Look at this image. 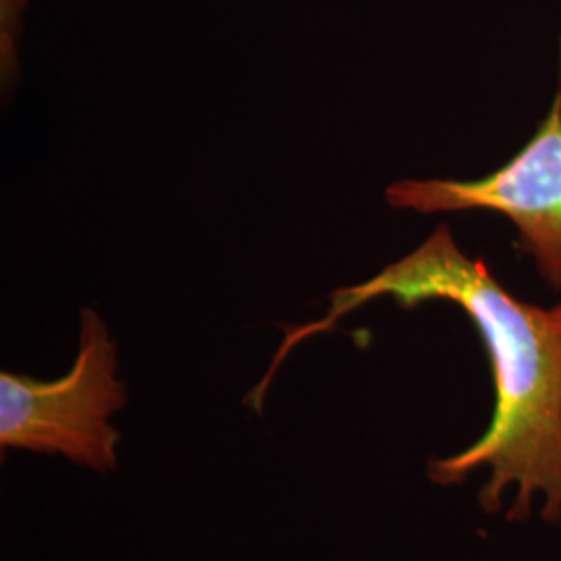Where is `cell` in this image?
<instances>
[{
    "instance_id": "obj_1",
    "label": "cell",
    "mask_w": 561,
    "mask_h": 561,
    "mask_svg": "<svg viewBox=\"0 0 561 561\" xmlns=\"http://www.w3.org/2000/svg\"><path fill=\"white\" fill-rule=\"evenodd\" d=\"M381 298L403 308L456 304L481 333L491 364L493 419L472 445L431 461V481L458 484L486 468L489 481L479 493L486 514L502 512L505 491L516 486L507 520L530 518L535 500L542 497V518L560 522L561 304L542 308L512 296L484 262L461 252L447 225L375 277L337 289L321 321L289 329L256 393L266 396L275 370L298 343L333 331L343 317Z\"/></svg>"
},
{
    "instance_id": "obj_2",
    "label": "cell",
    "mask_w": 561,
    "mask_h": 561,
    "mask_svg": "<svg viewBox=\"0 0 561 561\" xmlns=\"http://www.w3.org/2000/svg\"><path fill=\"white\" fill-rule=\"evenodd\" d=\"M117 379V347L99 312L81 310L80 350L57 381L0 375V447L59 454L108 472L117 463L121 433L111 419L125 405Z\"/></svg>"
},
{
    "instance_id": "obj_3",
    "label": "cell",
    "mask_w": 561,
    "mask_h": 561,
    "mask_svg": "<svg viewBox=\"0 0 561 561\" xmlns=\"http://www.w3.org/2000/svg\"><path fill=\"white\" fill-rule=\"evenodd\" d=\"M387 202L414 213H497L516 227L524 250L561 289V88L537 134L502 169L481 180H401Z\"/></svg>"
}]
</instances>
